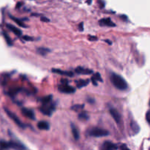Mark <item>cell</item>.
<instances>
[{
	"instance_id": "1",
	"label": "cell",
	"mask_w": 150,
	"mask_h": 150,
	"mask_svg": "<svg viewBox=\"0 0 150 150\" xmlns=\"http://www.w3.org/2000/svg\"><path fill=\"white\" fill-rule=\"evenodd\" d=\"M110 79H111L112 84L119 90L125 91L128 88L127 83L125 80L124 78L120 76V75L117 74V73H112L111 75Z\"/></svg>"
},
{
	"instance_id": "2",
	"label": "cell",
	"mask_w": 150,
	"mask_h": 150,
	"mask_svg": "<svg viewBox=\"0 0 150 150\" xmlns=\"http://www.w3.org/2000/svg\"><path fill=\"white\" fill-rule=\"evenodd\" d=\"M88 135L95 138L105 137V136H108L109 135V132L104 129L100 128V127H92L88 131Z\"/></svg>"
},
{
	"instance_id": "3",
	"label": "cell",
	"mask_w": 150,
	"mask_h": 150,
	"mask_svg": "<svg viewBox=\"0 0 150 150\" xmlns=\"http://www.w3.org/2000/svg\"><path fill=\"white\" fill-rule=\"evenodd\" d=\"M61 84L58 86V90L60 92L65 94H73L76 92V89L71 86H69L67 84L68 81L66 79H62Z\"/></svg>"
},
{
	"instance_id": "4",
	"label": "cell",
	"mask_w": 150,
	"mask_h": 150,
	"mask_svg": "<svg viewBox=\"0 0 150 150\" xmlns=\"http://www.w3.org/2000/svg\"><path fill=\"white\" fill-rule=\"evenodd\" d=\"M55 103H53V101L51 102L48 103H43L42 104L41 107L40 108V111L44 114V115L47 116H51V114H53V112L55 110Z\"/></svg>"
},
{
	"instance_id": "5",
	"label": "cell",
	"mask_w": 150,
	"mask_h": 150,
	"mask_svg": "<svg viewBox=\"0 0 150 150\" xmlns=\"http://www.w3.org/2000/svg\"><path fill=\"white\" fill-rule=\"evenodd\" d=\"M4 111H5L6 114L8 115V117H10V118L11 119V120H13V121L14 122L16 123V124L17 125L18 127H20L21 128H23V129L25 128L26 125H25L23 124V123L20 120H19L18 117L17 116L14 114V113H13L11 111H10V110L7 109V108H4Z\"/></svg>"
},
{
	"instance_id": "6",
	"label": "cell",
	"mask_w": 150,
	"mask_h": 150,
	"mask_svg": "<svg viewBox=\"0 0 150 150\" xmlns=\"http://www.w3.org/2000/svg\"><path fill=\"white\" fill-rule=\"evenodd\" d=\"M7 149H13L14 150H28L27 148L18 141H10L7 142Z\"/></svg>"
},
{
	"instance_id": "7",
	"label": "cell",
	"mask_w": 150,
	"mask_h": 150,
	"mask_svg": "<svg viewBox=\"0 0 150 150\" xmlns=\"http://www.w3.org/2000/svg\"><path fill=\"white\" fill-rule=\"evenodd\" d=\"M110 114L111 115V117H113V119L114 120V121L117 123V124H120L122 122V116L120 114V113L117 111L116 108H111L109 109Z\"/></svg>"
},
{
	"instance_id": "8",
	"label": "cell",
	"mask_w": 150,
	"mask_h": 150,
	"mask_svg": "<svg viewBox=\"0 0 150 150\" xmlns=\"http://www.w3.org/2000/svg\"><path fill=\"white\" fill-rule=\"evenodd\" d=\"M117 149V145L110 141H105L103 142L100 147V150H116Z\"/></svg>"
},
{
	"instance_id": "9",
	"label": "cell",
	"mask_w": 150,
	"mask_h": 150,
	"mask_svg": "<svg viewBox=\"0 0 150 150\" xmlns=\"http://www.w3.org/2000/svg\"><path fill=\"white\" fill-rule=\"evenodd\" d=\"M99 24L101 26H108V27H114L116 24L112 21L110 18H102L99 21Z\"/></svg>"
},
{
	"instance_id": "10",
	"label": "cell",
	"mask_w": 150,
	"mask_h": 150,
	"mask_svg": "<svg viewBox=\"0 0 150 150\" xmlns=\"http://www.w3.org/2000/svg\"><path fill=\"white\" fill-rule=\"evenodd\" d=\"M21 113L24 117L26 118H29V120H35V114L32 110L29 109V108H23L21 109Z\"/></svg>"
},
{
	"instance_id": "11",
	"label": "cell",
	"mask_w": 150,
	"mask_h": 150,
	"mask_svg": "<svg viewBox=\"0 0 150 150\" xmlns=\"http://www.w3.org/2000/svg\"><path fill=\"white\" fill-rule=\"evenodd\" d=\"M75 72L78 74L81 75H90L93 73V70H90V69L84 68L83 67H78L75 69Z\"/></svg>"
},
{
	"instance_id": "12",
	"label": "cell",
	"mask_w": 150,
	"mask_h": 150,
	"mask_svg": "<svg viewBox=\"0 0 150 150\" xmlns=\"http://www.w3.org/2000/svg\"><path fill=\"white\" fill-rule=\"evenodd\" d=\"M51 72H53L54 73H57V74L62 75V76H69V77H73L74 76L73 72L67 71V70H59V69H51Z\"/></svg>"
},
{
	"instance_id": "13",
	"label": "cell",
	"mask_w": 150,
	"mask_h": 150,
	"mask_svg": "<svg viewBox=\"0 0 150 150\" xmlns=\"http://www.w3.org/2000/svg\"><path fill=\"white\" fill-rule=\"evenodd\" d=\"M6 26H7V27L8 28V29H10L11 32H13V33H14L16 35H17V36H21L22 35L21 30L19 29H18L17 27H16V26H13V25L10 24V23H7Z\"/></svg>"
},
{
	"instance_id": "14",
	"label": "cell",
	"mask_w": 150,
	"mask_h": 150,
	"mask_svg": "<svg viewBox=\"0 0 150 150\" xmlns=\"http://www.w3.org/2000/svg\"><path fill=\"white\" fill-rule=\"evenodd\" d=\"M38 127L41 130H48L50 128V125L46 121H40L38 123Z\"/></svg>"
},
{
	"instance_id": "15",
	"label": "cell",
	"mask_w": 150,
	"mask_h": 150,
	"mask_svg": "<svg viewBox=\"0 0 150 150\" xmlns=\"http://www.w3.org/2000/svg\"><path fill=\"white\" fill-rule=\"evenodd\" d=\"M89 83V79H81V80H79L76 81V86L79 89H81V88H83L84 86H87Z\"/></svg>"
},
{
	"instance_id": "16",
	"label": "cell",
	"mask_w": 150,
	"mask_h": 150,
	"mask_svg": "<svg viewBox=\"0 0 150 150\" xmlns=\"http://www.w3.org/2000/svg\"><path fill=\"white\" fill-rule=\"evenodd\" d=\"M92 83H93L95 86H97V85H98V83H97L98 81L102 82L103 79L102 78H101L100 74L99 73H95L94 76L92 77Z\"/></svg>"
},
{
	"instance_id": "17",
	"label": "cell",
	"mask_w": 150,
	"mask_h": 150,
	"mask_svg": "<svg viewBox=\"0 0 150 150\" xmlns=\"http://www.w3.org/2000/svg\"><path fill=\"white\" fill-rule=\"evenodd\" d=\"M71 131L73 133V136L76 140H79V131L78 130L77 127L75 125L71 124Z\"/></svg>"
},
{
	"instance_id": "18",
	"label": "cell",
	"mask_w": 150,
	"mask_h": 150,
	"mask_svg": "<svg viewBox=\"0 0 150 150\" xmlns=\"http://www.w3.org/2000/svg\"><path fill=\"white\" fill-rule=\"evenodd\" d=\"M130 128H131V130H133L134 134H137V133L139 132V130H140V128H139L138 124L134 121H132L131 122H130Z\"/></svg>"
},
{
	"instance_id": "19",
	"label": "cell",
	"mask_w": 150,
	"mask_h": 150,
	"mask_svg": "<svg viewBox=\"0 0 150 150\" xmlns=\"http://www.w3.org/2000/svg\"><path fill=\"white\" fill-rule=\"evenodd\" d=\"M50 51H51L50 49H48V48H44V47H39V48L37 49V52L42 56L46 55V54H48V53H49Z\"/></svg>"
},
{
	"instance_id": "20",
	"label": "cell",
	"mask_w": 150,
	"mask_h": 150,
	"mask_svg": "<svg viewBox=\"0 0 150 150\" xmlns=\"http://www.w3.org/2000/svg\"><path fill=\"white\" fill-rule=\"evenodd\" d=\"M10 18H11L12 20L13 21H15L16 23H18V25H19V26H21V27H23V28L26 27V25L24 24V23H23V22L21 20V19L18 18L14 17V16H11V15H10Z\"/></svg>"
},
{
	"instance_id": "21",
	"label": "cell",
	"mask_w": 150,
	"mask_h": 150,
	"mask_svg": "<svg viewBox=\"0 0 150 150\" xmlns=\"http://www.w3.org/2000/svg\"><path fill=\"white\" fill-rule=\"evenodd\" d=\"M79 120H81V121H86V120H89V117L87 113L84 112V111H81L79 114Z\"/></svg>"
},
{
	"instance_id": "22",
	"label": "cell",
	"mask_w": 150,
	"mask_h": 150,
	"mask_svg": "<svg viewBox=\"0 0 150 150\" xmlns=\"http://www.w3.org/2000/svg\"><path fill=\"white\" fill-rule=\"evenodd\" d=\"M2 34H3V36H4V39H5L6 42H7V45H8L9 46H12V45H13V41H12L11 38L8 36V35H7L5 32H3Z\"/></svg>"
},
{
	"instance_id": "23",
	"label": "cell",
	"mask_w": 150,
	"mask_h": 150,
	"mask_svg": "<svg viewBox=\"0 0 150 150\" xmlns=\"http://www.w3.org/2000/svg\"><path fill=\"white\" fill-rule=\"evenodd\" d=\"M22 90L21 88H16V89H11V90L10 91V92H8L9 95H10V96L13 97L14 95H16V94L18 93L19 92H21V91Z\"/></svg>"
},
{
	"instance_id": "24",
	"label": "cell",
	"mask_w": 150,
	"mask_h": 150,
	"mask_svg": "<svg viewBox=\"0 0 150 150\" xmlns=\"http://www.w3.org/2000/svg\"><path fill=\"white\" fill-rule=\"evenodd\" d=\"M84 108V105H74L72 106L71 109L74 110V111H78L79 110H81Z\"/></svg>"
},
{
	"instance_id": "25",
	"label": "cell",
	"mask_w": 150,
	"mask_h": 150,
	"mask_svg": "<svg viewBox=\"0 0 150 150\" xmlns=\"http://www.w3.org/2000/svg\"><path fill=\"white\" fill-rule=\"evenodd\" d=\"M23 39L25 40L26 41H32L33 40V38H31V37L28 36V35H25L23 37Z\"/></svg>"
},
{
	"instance_id": "26",
	"label": "cell",
	"mask_w": 150,
	"mask_h": 150,
	"mask_svg": "<svg viewBox=\"0 0 150 150\" xmlns=\"http://www.w3.org/2000/svg\"><path fill=\"white\" fill-rule=\"evenodd\" d=\"M146 121H147L150 124V110H149V111H147V113H146Z\"/></svg>"
},
{
	"instance_id": "27",
	"label": "cell",
	"mask_w": 150,
	"mask_h": 150,
	"mask_svg": "<svg viewBox=\"0 0 150 150\" xmlns=\"http://www.w3.org/2000/svg\"><path fill=\"white\" fill-rule=\"evenodd\" d=\"M120 149H121V150H130L125 144H122L121 146H120Z\"/></svg>"
},
{
	"instance_id": "28",
	"label": "cell",
	"mask_w": 150,
	"mask_h": 150,
	"mask_svg": "<svg viewBox=\"0 0 150 150\" xmlns=\"http://www.w3.org/2000/svg\"><path fill=\"white\" fill-rule=\"evenodd\" d=\"M40 20H41V21H42V22H48L50 21L49 19L46 17H41Z\"/></svg>"
},
{
	"instance_id": "29",
	"label": "cell",
	"mask_w": 150,
	"mask_h": 150,
	"mask_svg": "<svg viewBox=\"0 0 150 150\" xmlns=\"http://www.w3.org/2000/svg\"><path fill=\"white\" fill-rule=\"evenodd\" d=\"M89 40H91V41L96 40L97 38H96V37H94V36H92V35H90V36H89Z\"/></svg>"
},
{
	"instance_id": "30",
	"label": "cell",
	"mask_w": 150,
	"mask_h": 150,
	"mask_svg": "<svg viewBox=\"0 0 150 150\" xmlns=\"http://www.w3.org/2000/svg\"><path fill=\"white\" fill-rule=\"evenodd\" d=\"M120 17H122L121 18L122 19V20L125 21H127V20H128V18H127V16H125V15H122V16H120Z\"/></svg>"
},
{
	"instance_id": "31",
	"label": "cell",
	"mask_w": 150,
	"mask_h": 150,
	"mask_svg": "<svg viewBox=\"0 0 150 150\" xmlns=\"http://www.w3.org/2000/svg\"><path fill=\"white\" fill-rule=\"evenodd\" d=\"M83 23H80V26H80V30L81 31H83Z\"/></svg>"
},
{
	"instance_id": "32",
	"label": "cell",
	"mask_w": 150,
	"mask_h": 150,
	"mask_svg": "<svg viewBox=\"0 0 150 150\" xmlns=\"http://www.w3.org/2000/svg\"><path fill=\"white\" fill-rule=\"evenodd\" d=\"M105 42H107V43H108V44H109V45H111V44H112V42H110L109 40H105Z\"/></svg>"
},
{
	"instance_id": "33",
	"label": "cell",
	"mask_w": 150,
	"mask_h": 150,
	"mask_svg": "<svg viewBox=\"0 0 150 150\" xmlns=\"http://www.w3.org/2000/svg\"><path fill=\"white\" fill-rule=\"evenodd\" d=\"M87 101L88 102H89V103H94V99H89V100H87Z\"/></svg>"
}]
</instances>
